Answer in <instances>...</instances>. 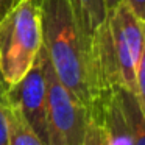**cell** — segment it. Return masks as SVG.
<instances>
[{"mask_svg": "<svg viewBox=\"0 0 145 145\" xmlns=\"http://www.w3.org/2000/svg\"><path fill=\"white\" fill-rule=\"evenodd\" d=\"M42 45L56 78L91 109L106 91L91 42L76 22L69 0H41Z\"/></svg>", "mask_w": 145, "mask_h": 145, "instance_id": "cell-1", "label": "cell"}, {"mask_svg": "<svg viewBox=\"0 0 145 145\" xmlns=\"http://www.w3.org/2000/svg\"><path fill=\"white\" fill-rule=\"evenodd\" d=\"M145 47V22L126 2L109 8L95 39V59L105 89L136 92V70Z\"/></svg>", "mask_w": 145, "mask_h": 145, "instance_id": "cell-2", "label": "cell"}, {"mask_svg": "<svg viewBox=\"0 0 145 145\" xmlns=\"http://www.w3.org/2000/svg\"><path fill=\"white\" fill-rule=\"evenodd\" d=\"M41 47V0H17L0 19V72L5 84H14L25 75Z\"/></svg>", "mask_w": 145, "mask_h": 145, "instance_id": "cell-3", "label": "cell"}, {"mask_svg": "<svg viewBox=\"0 0 145 145\" xmlns=\"http://www.w3.org/2000/svg\"><path fill=\"white\" fill-rule=\"evenodd\" d=\"M91 109L56 78L47 64V134L48 145H81L86 137Z\"/></svg>", "mask_w": 145, "mask_h": 145, "instance_id": "cell-4", "label": "cell"}, {"mask_svg": "<svg viewBox=\"0 0 145 145\" xmlns=\"http://www.w3.org/2000/svg\"><path fill=\"white\" fill-rule=\"evenodd\" d=\"M47 64L48 56L44 45L27 73L14 84H7L8 101L17 109L25 123L44 144L47 134Z\"/></svg>", "mask_w": 145, "mask_h": 145, "instance_id": "cell-5", "label": "cell"}, {"mask_svg": "<svg viewBox=\"0 0 145 145\" xmlns=\"http://www.w3.org/2000/svg\"><path fill=\"white\" fill-rule=\"evenodd\" d=\"M91 108H95L100 116L108 145H134L116 89L103 91Z\"/></svg>", "mask_w": 145, "mask_h": 145, "instance_id": "cell-6", "label": "cell"}, {"mask_svg": "<svg viewBox=\"0 0 145 145\" xmlns=\"http://www.w3.org/2000/svg\"><path fill=\"white\" fill-rule=\"evenodd\" d=\"M69 2L83 35L91 42L95 53V39L108 13L106 2L105 0H69Z\"/></svg>", "mask_w": 145, "mask_h": 145, "instance_id": "cell-7", "label": "cell"}, {"mask_svg": "<svg viewBox=\"0 0 145 145\" xmlns=\"http://www.w3.org/2000/svg\"><path fill=\"white\" fill-rule=\"evenodd\" d=\"M119 97L120 106H122L125 120L129 126L134 145H145V116L142 112L139 101L133 92L126 91L123 88H114Z\"/></svg>", "mask_w": 145, "mask_h": 145, "instance_id": "cell-8", "label": "cell"}, {"mask_svg": "<svg viewBox=\"0 0 145 145\" xmlns=\"http://www.w3.org/2000/svg\"><path fill=\"white\" fill-rule=\"evenodd\" d=\"M8 126H10V144L11 145H47L33 133L25 123L17 109L8 101Z\"/></svg>", "mask_w": 145, "mask_h": 145, "instance_id": "cell-9", "label": "cell"}, {"mask_svg": "<svg viewBox=\"0 0 145 145\" xmlns=\"http://www.w3.org/2000/svg\"><path fill=\"white\" fill-rule=\"evenodd\" d=\"M81 145H108L106 134H105L100 116H98L95 108H91V122H89L86 137Z\"/></svg>", "mask_w": 145, "mask_h": 145, "instance_id": "cell-10", "label": "cell"}, {"mask_svg": "<svg viewBox=\"0 0 145 145\" xmlns=\"http://www.w3.org/2000/svg\"><path fill=\"white\" fill-rule=\"evenodd\" d=\"M0 145H11L10 126H8V97L5 83H0Z\"/></svg>", "mask_w": 145, "mask_h": 145, "instance_id": "cell-11", "label": "cell"}, {"mask_svg": "<svg viewBox=\"0 0 145 145\" xmlns=\"http://www.w3.org/2000/svg\"><path fill=\"white\" fill-rule=\"evenodd\" d=\"M136 98L139 101L142 112L145 116V47H144V53L140 56V61L137 64V70H136V92H134Z\"/></svg>", "mask_w": 145, "mask_h": 145, "instance_id": "cell-12", "label": "cell"}, {"mask_svg": "<svg viewBox=\"0 0 145 145\" xmlns=\"http://www.w3.org/2000/svg\"><path fill=\"white\" fill-rule=\"evenodd\" d=\"M123 2H126V5L142 22H145V0H123Z\"/></svg>", "mask_w": 145, "mask_h": 145, "instance_id": "cell-13", "label": "cell"}, {"mask_svg": "<svg viewBox=\"0 0 145 145\" xmlns=\"http://www.w3.org/2000/svg\"><path fill=\"white\" fill-rule=\"evenodd\" d=\"M14 3H16V0H0V19L11 10Z\"/></svg>", "mask_w": 145, "mask_h": 145, "instance_id": "cell-14", "label": "cell"}, {"mask_svg": "<svg viewBox=\"0 0 145 145\" xmlns=\"http://www.w3.org/2000/svg\"><path fill=\"white\" fill-rule=\"evenodd\" d=\"M105 2H106V8L109 10V8H112L114 5H117L119 2H122V0H105Z\"/></svg>", "mask_w": 145, "mask_h": 145, "instance_id": "cell-15", "label": "cell"}, {"mask_svg": "<svg viewBox=\"0 0 145 145\" xmlns=\"http://www.w3.org/2000/svg\"><path fill=\"white\" fill-rule=\"evenodd\" d=\"M0 83H5L3 81V76H2V72H0Z\"/></svg>", "mask_w": 145, "mask_h": 145, "instance_id": "cell-16", "label": "cell"}, {"mask_svg": "<svg viewBox=\"0 0 145 145\" xmlns=\"http://www.w3.org/2000/svg\"><path fill=\"white\" fill-rule=\"evenodd\" d=\"M16 2H17V0H16Z\"/></svg>", "mask_w": 145, "mask_h": 145, "instance_id": "cell-17", "label": "cell"}]
</instances>
